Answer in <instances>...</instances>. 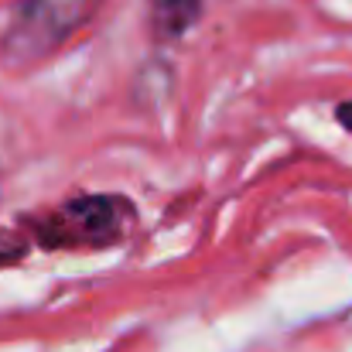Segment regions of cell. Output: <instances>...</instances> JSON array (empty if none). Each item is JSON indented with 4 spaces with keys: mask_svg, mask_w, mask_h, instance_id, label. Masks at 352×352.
Instances as JSON below:
<instances>
[{
    "mask_svg": "<svg viewBox=\"0 0 352 352\" xmlns=\"http://www.w3.org/2000/svg\"><path fill=\"white\" fill-rule=\"evenodd\" d=\"M21 230L48 253L113 250L137 230V206L120 192H76L65 202L21 216Z\"/></svg>",
    "mask_w": 352,
    "mask_h": 352,
    "instance_id": "cell-1",
    "label": "cell"
},
{
    "mask_svg": "<svg viewBox=\"0 0 352 352\" xmlns=\"http://www.w3.org/2000/svg\"><path fill=\"white\" fill-rule=\"evenodd\" d=\"M107 0H17L0 31V62L7 69H34L79 38Z\"/></svg>",
    "mask_w": 352,
    "mask_h": 352,
    "instance_id": "cell-2",
    "label": "cell"
},
{
    "mask_svg": "<svg viewBox=\"0 0 352 352\" xmlns=\"http://www.w3.org/2000/svg\"><path fill=\"white\" fill-rule=\"evenodd\" d=\"M202 10H206V0H151V7H147L151 38L161 45L182 41L199 24Z\"/></svg>",
    "mask_w": 352,
    "mask_h": 352,
    "instance_id": "cell-3",
    "label": "cell"
},
{
    "mask_svg": "<svg viewBox=\"0 0 352 352\" xmlns=\"http://www.w3.org/2000/svg\"><path fill=\"white\" fill-rule=\"evenodd\" d=\"M31 253V236L24 230H0V267L21 263Z\"/></svg>",
    "mask_w": 352,
    "mask_h": 352,
    "instance_id": "cell-4",
    "label": "cell"
},
{
    "mask_svg": "<svg viewBox=\"0 0 352 352\" xmlns=\"http://www.w3.org/2000/svg\"><path fill=\"white\" fill-rule=\"evenodd\" d=\"M336 120H339V126H342V130H349L352 133V100H346V103H339V107H336Z\"/></svg>",
    "mask_w": 352,
    "mask_h": 352,
    "instance_id": "cell-5",
    "label": "cell"
}]
</instances>
